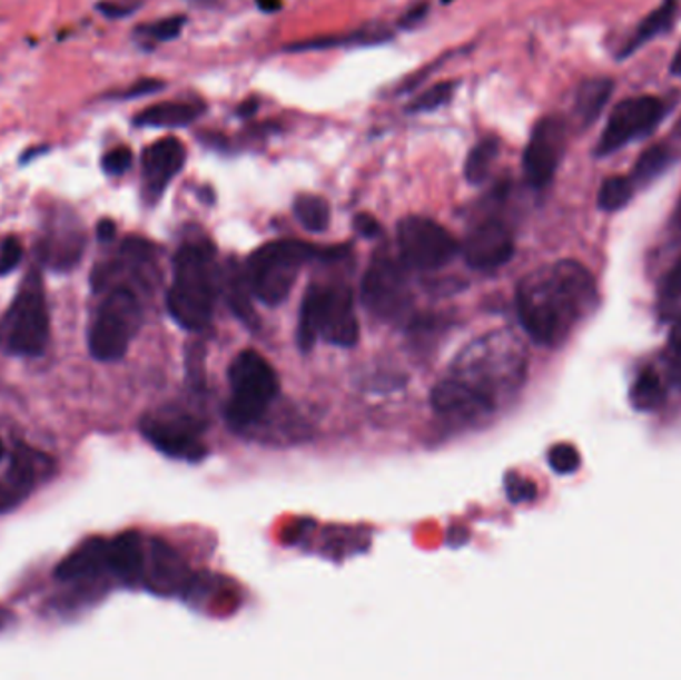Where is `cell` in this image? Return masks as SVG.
<instances>
[{"label": "cell", "instance_id": "6da1fadb", "mask_svg": "<svg viewBox=\"0 0 681 680\" xmlns=\"http://www.w3.org/2000/svg\"><path fill=\"white\" fill-rule=\"evenodd\" d=\"M596 306V279L576 259L534 269L516 288L522 327L532 342L544 347L564 344Z\"/></svg>", "mask_w": 681, "mask_h": 680}, {"label": "cell", "instance_id": "7a4b0ae2", "mask_svg": "<svg viewBox=\"0 0 681 680\" xmlns=\"http://www.w3.org/2000/svg\"><path fill=\"white\" fill-rule=\"evenodd\" d=\"M529 355L521 337L496 329L476 337L454 357L448 377L473 397L483 415H491L511 400L526 380Z\"/></svg>", "mask_w": 681, "mask_h": 680}, {"label": "cell", "instance_id": "3957f363", "mask_svg": "<svg viewBox=\"0 0 681 680\" xmlns=\"http://www.w3.org/2000/svg\"><path fill=\"white\" fill-rule=\"evenodd\" d=\"M214 254L208 242H188L174 258V282L166 296V306L171 319L188 332H204L214 317Z\"/></svg>", "mask_w": 681, "mask_h": 680}, {"label": "cell", "instance_id": "277c9868", "mask_svg": "<svg viewBox=\"0 0 681 680\" xmlns=\"http://www.w3.org/2000/svg\"><path fill=\"white\" fill-rule=\"evenodd\" d=\"M319 337L339 347H353L359 342V322L349 286L313 284L305 292L297 344L303 352H309Z\"/></svg>", "mask_w": 681, "mask_h": 680}, {"label": "cell", "instance_id": "5b68a950", "mask_svg": "<svg viewBox=\"0 0 681 680\" xmlns=\"http://www.w3.org/2000/svg\"><path fill=\"white\" fill-rule=\"evenodd\" d=\"M325 249L305 242H269L247 259L244 276L251 296L265 306H282L292 294L299 272L309 259L322 258Z\"/></svg>", "mask_w": 681, "mask_h": 680}, {"label": "cell", "instance_id": "8992f818", "mask_svg": "<svg viewBox=\"0 0 681 680\" xmlns=\"http://www.w3.org/2000/svg\"><path fill=\"white\" fill-rule=\"evenodd\" d=\"M50 342V316L37 269L22 279L17 296L0 319V352L10 357H40Z\"/></svg>", "mask_w": 681, "mask_h": 680}, {"label": "cell", "instance_id": "52a82bcc", "mask_svg": "<svg viewBox=\"0 0 681 680\" xmlns=\"http://www.w3.org/2000/svg\"><path fill=\"white\" fill-rule=\"evenodd\" d=\"M231 400L226 405V422L234 430H249L261 422L279 393V380L272 364L254 349H244L227 369Z\"/></svg>", "mask_w": 681, "mask_h": 680}, {"label": "cell", "instance_id": "ba28073f", "mask_svg": "<svg viewBox=\"0 0 681 680\" xmlns=\"http://www.w3.org/2000/svg\"><path fill=\"white\" fill-rule=\"evenodd\" d=\"M144 312L136 289L116 286L96 307L88 327V349L98 362H120L142 327Z\"/></svg>", "mask_w": 681, "mask_h": 680}, {"label": "cell", "instance_id": "9c48e42d", "mask_svg": "<svg viewBox=\"0 0 681 680\" xmlns=\"http://www.w3.org/2000/svg\"><path fill=\"white\" fill-rule=\"evenodd\" d=\"M361 302L383 322H398L413 307L405 268L388 254H377L361 282Z\"/></svg>", "mask_w": 681, "mask_h": 680}, {"label": "cell", "instance_id": "30bf717a", "mask_svg": "<svg viewBox=\"0 0 681 680\" xmlns=\"http://www.w3.org/2000/svg\"><path fill=\"white\" fill-rule=\"evenodd\" d=\"M397 244L403 266L421 272L445 268L461 249L445 226L426 216H407L398 221Z\"/></svg>", "mask_w": 681, "mask_h": 680}, {"label": "cell", "instance_id": "8fae6325", "mask_svg": "<svg viewBox=\"0 0 681 680\" xmlns=\"http://www.w3.org/2000/svg\"><path fill=\"white\" fill-rule=\"evenodd\" d=\"M204 425L181 410L148 413L140 422V432L150 445L171 460L198 463L206 460L208 447L201 441Z\"/></svg>", "mask_w": 681, "mask_h": 680}, {"label": "cell", "instance_id": "7c38bea8", "mask_svg": "<svg viewBox=\"0 0 681 680\" xmlns=\"http://www.w3.org/2000/svg\"><path fill=\"white\" fill-rule=\"evenodd\" d=\"M668 112L662 98H625L615 106L605 122L604 132L596 145V156H610L634 140L652 135Z\"/></svg>", "mask_w": 681, "mask_h": 680}, {"label": "cell", "instance_id": "4fadbf2b", "mask_svg": "<svg viewBox=\"0 0 681 680\" xmlns=\"http://www.w3.org/2000/svg\"><path fill=\"white\" fill-rule=\"evenodd\" d=\"M568 126L560 116H544L532 128L522 156V170L530 188L542 190L554 180L566 152Z\"/></svg>", "mask_w": 681, "mask_h": 680}, {"label": "cell", "instance_id": "5bb4252c", "mask_svg": "<svg viewBox=\"0 0 681 680\" xmlns=\"http://www.w3.org/2000/svg\"><path fill=\"white\" fill-rule=\"evenodd\" d=\"M191 583L188 565L180 553L164 539L151 536L146 543L142 584L154 594L171 597L188 591Z\"/></svg>", "mask_w": 681, "mask_h": 680}, {"label": "cell", "instance_id": "9a60e30c", "mask_svg": "<svg viewBox=\"0 0 681 680\" xmlns=\"http://www.w3.org/2000/svg\"><path fill=\"white\" fill-rule=\"evenodd\" d=\"M514 236L511 228L501 220H484L478 224L464 240V262L473 269L492 272L502 268L511 262L514 256Z\"/></svg>", "mask_w": 681, "mask_h": 680}, {"label": "cell", "instance_id": "2e32d148", "mask_svg": "<svg viewBox=\"0 0 681 680\" xmlns=\"http://www.w3.org/2000/svg\"><path fill=\"white\" fill-rule=\"evenodd\" d=\"M186 164V146L168 136L148 146L142 154V194L148 204L160 200Z\"/></svg>", "mask_w": 681, "mask_h": 680}, {"label": "cell", "instance_id": "e0dca14e", "mask_svg": "<svg viewBox=\"0 0 681 680\" xmlns=\"http://www.w3.org/2000/svg\"><path fill=\"white\" fill-rule=\"evenodd\" d=\"M85 246L86 236L80 224L72 216L62 214L48 226L47 234L38 244V258L47 268L68 272L82 259Z\"/></svg>", "mask_w": 681, "mask_h": 680}, {"label": "cell", "instance_id": "ac0fdd59", "mask_svg": "<svg viewBox=\"0 0 681 680\" xmlns=\"http://www.w3.org/2000/svg\"><path fill=\"white\" fill-rule=\"evenodd\" d=\"M108 551L110 541L102 536H88L72 553H68L57 569L55 579L60 583H76V581H90L110 571L108 566Z\"/></svg>", "mask_w": 681, "mask_h": 680}, {"label": "cell", "instance_id": "d6986e66", "mask_svg": "<svg viewBox=\"0 0 681 680\" xmlns=\"http://www.w3.org/2000/svg\"><path fill=\"white\" fill-rule=\"evenodd\" d=\"M146 543L138 531H124L110 541L108 566L126 584H142Z\"/></svg>", "mask_w": 681, "mask_h": 680}, {"label": "cell", "instance_id": "ffe728a7", "mask_svg": "<svg viewBox=\"0 0 681 680\" xmlns=\"http://www.w3.org/2000/svg\"><path fill=\"white\" fill-rule=\"evenodd\" d=\"M57 471V463L50 455L42 451L29 447L24 443H17L10 453L9 470L7 477L14 481L17 485L32 493L38 485L50 480Z\"/></svg>", "mask_w": 681, "mask_h": 680}, {"label": "cell", "instance_id": "44dd1931", "mask_svg": "<svg viewBox=\"0 0 681 680\" xmlns=\"http://www.w3.org/2000/svg\"><path fill=\"white\" fill-rule=\"evenodd\" d=\"M614 95L612 78H588L576 90L574 97V120L580 128L594 125L610 98Z\"/></svg>", "mask_w": 681, "mask_h": 680}, {"label": "cell", "instance_id": "7402d4cb", "mask_svg": "<svg viewBox=\"0 0 681 680\" xmlns=\"http://www.w3.org/2000/svg\"><path fill=\"white\" fill-rule=\"evenodd\" d=\"M204 112V105L186 102V100H171L144 108L140 115L134 118V125L148 126V128H181L196 122Z\"/></svg>", "mask_w": 681, "mask_h": 680}, {"label": "cell", "instance_id": "603a6c76", "mask_svg": "<svg viewBox=\"0 0 681 680\" xmlns=\"http://www.w3.org/2000/svg\"><path fill=\"white\" fill-rule=\"evenodd\" d=\"M678 7H680V0H662V4L658 9L652 10L640 22V27L635 29L634 35L630 37V40L625 42L622 50L618 52V58L624 60V58L632 57L634 52L642 49L643 45H648L650 40L658 39L660 35L672 29L673 22H675V14H678Z\"/></svg>", "mask_w": 681, "mask_h": 680}, {"label": "cell", "instance_id": "cb8c5ba5", "mask_svg": "<svg viewBox=\"0 0 681 680\" xmlns=\"http://www.w3.org/2000/svg\"><path fill=\"white\" fill-rule=\"evenodd\" d=\"M393 35L387 27L383 24H367L359 30H353L349 35H340V37H325V39L303 40L285 47L287 52H307V50H325L335 49V47H371V45H381L387 42Z\"/></svg>", "mask_w": 681, "mask_h": 680}, {"label": "cell", "instance_id": "d4e9b609", "mask_svg": "<svg viewBox=\"0 0 681 680\" xmlns=\"http://www.w3.org/2000/svg\"><path fill=\"white\" fill-rule=\"evenodd\" d=\"M678 158L680 154L668 145H655L643 150L642 156L635 162L634 170L630 174V180L634 184L635 190L655 183L665 170H670L673 164L678 162Z\"/></svg>", "mask_w": 681, "mask_h": 680}, {"label": "cell", "instance_id": "484cf974", "mask_svg": "<svg viewBox=\"0 0 681 680\" xmlns=\"http://www.w3.org/2000/svg\"><path fill=\"white\" fill-rule=\"evenodd\" d=\"M499 154H501V140L496 136H486L478 145L474 146L471 154L466 156V162H464L466 183L473 184V186H481V184L486 183Z\"/></svg>", "mask_w": 681, "mask_h": 680}, {"label": "cell", "instance_id": "4316f807", "mask_svg": "<svg viewBox=\"0 0 681 680\" xmlns=\"http://www.w3.org/2000/svg\"><path fill=\"white\" fill-rule=\"evenodd\" d=\"M630 402L638 412H655L658 407H662L665 402V387L655 369L645 367L638 374L630 390Z\"/></svg>", "mask_w": 681, "mask_h": 680}, {"label": "cell", "instance_id": "83f0119b", "mask_svg": "<svg viewBox=\"0 0 681 680\" xmlns=\"http://www.w3.org/2000/svg\"><path fill=\"white\" fill-rule=\"evenodd\" d=\"M294 214L303 228L312 234H322L329 228L332 208L322 196L299 194L294 201Z\"/></svg>", "mask_w": 681, "mask_h": 680}, {"label": "cell", "instance_id": "f1b7e54d", "mask_svg": "<svg viewBox=\"0 0 681 680\" xmlns=\"http://www.w3.org/2000/svg\"><path fill=\"white\" fill-rule=\"evenodd\" d=\"M635 186L630 176H610L598 190V208L602 211H618L634 198Z\"/></svg>", "mask_w": 681, "mask_h": 680}, {"label": "cell", "instance_id": "f546056e", "mask_svg": "<svg viewBox=\"0 0 681 680\" xmlns=\"http://www.w3.org/2000/svg\"><path fill=\"white\" fill-rule=\"evenodd\" d=\"M456 82L445 80V82H436L435 87L425 90L421 97H416L413 102H408L407 110L408 115H425V112H433L438 110L443 106L448 105L453 100L454 92H456Z\"/></svg>", "mask_w": 681, "mask_h": 680}, {"label": "cell", "instance_id": "4dcf8cb0", "mask_svg": "<svg viewBox=\"0 0 681 680\" xmlns=\"http://www.w3.org/2000/svg\"><path fill=\"white\" fill-rule=\"evenodd\" d=\"M227 302L234 307L236 316L244 322H249L254 317V309L249 306V286H247L244 272H231L227 278Z\"/></svg>", "mask_w": 681, "mask_h": 680}, {"label": "cell", "instance_id": "1f68e13d", "mask_svg": "<svg viewBox=\"0 0 681 680\" xmlns=\"http://www.w3.org/2000/svg\"><path fill=\"white\" fill-rule=\"evenodd\" d=\"M184 27H186V17L178 14V17L161 19L158 22H151V24H144L136 32H138V37L151 40V42H170V40L180 37Z\"/></svg>", "mask_w": 681, "mask_h": 680}, {"label": "cell", "instance_id": "d6a6232c", "mask_svg": "<svg viewBox=\"0 0 681 680\" xmlns=\"http://www.w3.org/2000/svg\"><path fill=\"white\" fill-rule=\"evenodd\" d=\"M549 465L550 470L556 471L559 475H572L582 465L580 451L572 443H559L549 451Z\"/></svg>", "mask_w": 681, "mask_h": 680}, {"label": "cell", "instance_id": "836d02e7", "mask_svg": "<svg viewBox=\"0 0 681 680\" xmlns=\"http://www.w3.org/2000/svg\"><path fill=\"white\" fill-rule=\"evenodd\" d=\"M504 489H506V497L511 499L514 505L530 503V501H534L536 495H539L536 483L530 481L529 477H524L521 473H516V471H511L504 477Z\"/></svg>", "mask_w": 681, "mask_h": 680}, {"label": "cell", "instance_id": "e575fe53", "mask_svg": "<svg viewBox=\"0 0 681 680\" xmlns=\"http://www.w3.org/2000/svg\"><path fill=\"white\" fill-rule=\"evenodd\" d=\"M134 162V154L128 146H118V148H114L110 152L105 154V158H102V170H105L108 176H124V174L128 173L130 168H132Z\"/></svg>", "mask_w": 681, "mask_h": 680}, {"label": "cell", "instance_id": "d590c367", "mask_svg": "<svg viewBox=\"0 0 681 680\" xmlns=\"http://www.w3.org/2000/svg\"><path fill=\"white\" fill-rule=\"evenodd\" d=\"M24 258V246L17 236H9L0 246V276H9Z\"/></svg>", "mask_w": 681, "mask_h": 680}, {"label": "cell", "instance_id": "8d00e7d4", "mask_svg": "<svg viewBox=\"0 0 681 680\" xmlns=\"http://www.w3.org/2000/svg\"><path fill=\"white\" fill-rule=\"evenodd\" d=\"M30 493L27 489L20 487L14 481L9 480L7 475L0 480V515L9 513L12 509L19 507L24 499L29 497Z\"/></svg>", "mask_w": 681, "mask_h": 680}, {"label": "cell", "instance_id": "74e56055", "mask_svg": "<svg viewBox=\"0 0 681 680\" xmlns=\"http://www.w3.org/2000/svg\"><path fill=\"white\" fill-rule=\"evenodd\" d=\"M164 90V82L161 80H154V78H146V80H138L134 87L120 90V92H112L108 97L114 100H132V98L148 97L154 92H160Z\"/></svg>", "mask_w": 681, "mask_h": 680}, {"label": "cell", "instance_id": "f35d334b", "mask_svg": "<svg viewBox=\"0 0 681 680\" xmlns=\"http://www.w3.org/2000/svg\"><path fill=\"white\" fill-rule=\"evenodd\" d=\"M662 297L668 304H681V258L663 279Z\"/></svg>", "mask_w": 681, "mask_h": 680}, {"label": "cell", "instance_id": "ab89813d", "mask_svg": "<svg viewBox=\"0 0 681 680\" xmlns=\"http://www.w3.org/2000/svg\"><path fill=\"white\" fill-rule=\"evenodd\" d=\"M96 10L100 14H105L106 19H126L138 10V4H126V2H116V0H100L96 4Z\"/></svg>", "mask_w": 681, "mask_h": 680}, {"label": "cell", "instance_id": "60d3db41", "mask_svg": "<svg viewBox=\"0 0 681 680\" xmlns=\"http://www.w3.org/2000/svg\"><path fill=\"white\" fill-rule=\"evenodd\" d=\"M353 226H355V230L359 231L363 238H367V240H373V238H378L381 236V224H378L371 214H357L355 216V220H353Z\"/></svg>", "mask_w": 681, "mask_h": 680}, {"label": "cell", "instance_id": "b9f144b4", "mask_svg": "<svg viewBox=\"0 0 681 680\" xmlns=\"http://www.w3.org/2000/svg\"><path fill=\"white\" fill-rule=\"evenodd\" d=\"M428 10H431V7H428L426 2H418L416 7L408 9L407 12L401 17V20H398V27L405 30L416 29L421 22H425Z\"/></svg>", "mask_w": 681, "mask_h": 680}, {"label": "cell", "instance_id": "7bdbcfd3", "mask_svg": "<svg viewBox=\"0 0 681 680\" xmlns=\"http://www.w3.org/2000/svg\"><path fill=\"white\" fill-rule=\"evenodd\" d=\"M96 236H98V240L112 242L116 238V224L112 220H100L98 221V226H96Z\"/></svg>", "mask_w": 681, "mask_h": 680}, {"label": "cell", "instance_id": "ee69618b", "mask_svg": "<svg viewBox=\"0 0 681 680\" xmlns=\"http://www.w3.org/2000/svg\"><path fill=\"white\" fill-rule=\"evenodd\" d=\"M670 347H672L673 354L680 362V374H681V316L672 327V334H670Z\"/></svg>", "mask_w": 681, "mask_h": 680}, {"label": "cell", "instance_id": "f6af8a7d", "mask_svg": "<svg viewBox=\"0 0 681 680\" xmlns=\"http://www.w3.org/2000/svg\"><path fill=\"white\" fill-rule=\"evenodd\" d=\"M12 621H14V613L9 611V609H4V607H0V632L9 629Z\"/></svg>", "mask_w": 681, "mask_h": 680}, {"label": "cell", "instance_id": "bcb514c9", "mask_svg": "<svg viewBox=\"0 0 681 680\" xmlns=\"http://www.w3.org/2000/svg\"><path fill=\"white\" fill-rule=\"evenodd\" d=\"M257 7L264 12H275L282 9V0H256Z\"/></svg>", "mask_w": 681, "mask_h": 680}, {"label": "cell", "instance_id": "7dc6e473", "mask_svg": "<svg viewBox=\"0 0 681 680\" xmlns=\"http://www.w3.org/2000/svg\"><path fill=\"white\" fill-rule=\"evenodd\" d=\"M670 70H672L673 77L681 78V45L680 49H678V52L673 55L672 67H670Z\"/></svg>", "mask_w": 681, "mask_h": 680}, {"label": "cell", "instance_id": "c3c4849f", "mask_svg": "<svg viewBox=\"0 0 681 680\" xmlns=\"http://www.w3.org/2000/svg\"><path fill=\"white\" fill-rule=\"evenodd\" d=\"M257 110V102H247V105L239 106L237 115L239 116H251Z\"/></svg>", "mask_w": 681, "mask_h": 680}, {"label": "cell", "instance_id": "681fc988", "mask_svg": "<svg viewBox=\"0 0 681 680\" xmlns=\"http://www.w3.org/2000/svg\"><path fill=\"white\" fill-rule=\"evenodd\" d=\"M7 457V447H4V441L0 440V461Z\"/></svg>", "mask_w": 681, "mask_h": 680}, {"label": "cell", "instance_id": "f907efd6", "mask_svg": "<svg viewBox=\"0 0 681 680\" xmlns=\"http://www.w3.org/2000/svg\"><path fill=\"white\" fill-rule=\"evenodd\" d=\"M675 221L681 226V200L680 204H678V208H675Z\"/></svg>", "mask_w": 681, "mask_h": 680}, {"label": "cell", "instance_id": "816d5d0a", "mask_svg": "<svg viewBox=\"0 0 681 680\" xmlns=\"http://www.w3.org/2000/svg\"><path fill=\"white\" fill-rule=\"evenodd\" d=\"M678 132H680L681 135V118H680V122H678Z\"/></svg>", "mask_w": 681, "mask_h": 680}, {"label": "cell", "instance_id": "f5cc1de1", "mask_svg": "<svg viewBox=\"0 0 681 680\" xmlns=\"http://www.w3.org/2000/svg\"><path fill=\"white\" fill-rule=\"evenodd\" d=\"M441 2H443V4H448V2H453V0H441Z\"/></svg>", "mask_w": 681, "mask_h": 680}]
</instances>
